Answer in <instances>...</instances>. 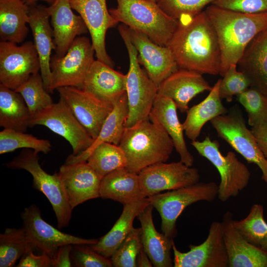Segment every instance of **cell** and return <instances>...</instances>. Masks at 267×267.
Instances as JSON below:
<instances>
[{
    "mask_svg": "<svg viewBox=\"0 0 267 267\" xmlns=\"http://www.w3.org/2000/svg\"><path fill=\"white\" fill-rule=\"evenodd\" d=\"M130 38L138 53L140 64L149 78L158 87L178 67L168 46L160 45L145 34L129 28Z\"/></svg>",
    "mask_w": 267,
    "mask_h": 267,
    "instance_id": "cell-18",
    "label": "cell"
},
{
    "mask_svg": "<svg viewBox=\"0 0 267 267\" xmlns=\"http://www.w3.org/2000/svg\"><path fill=\"white\" fill-rule=\"evenodd\" d=\"M33 250L26 253L20 259L18 267H52V259L47 255L42 253L36 255Z\"/></svg>",
    "mask_w": 267,
    "mask_h": 267,
    "instance_id": "cell-45",
    "label": "cell"
},
{
    "mask_svg": "<svg viewBox=\"0 0 267 267\" xmlns=\"http://www.w3.org/2000/svg\"><path fill=\"white\" fill-rule=\"evenodd\" d=\"M109 12L118 22L147 35L156 44L168 46L178 25L156 2L149 0H116Z\"/></svg>",
    "mask_w": 267,
    "mask_h": 267,
    "instance_id": "cell-4",
    "label": "cell"
},
{
    "mask_svg": "<svg viewBox=\"0 0 267 267\" xmlns=\"http://www.w3.org/2000/svg\"><path fill=\"white\" fill-rule=\"evenodd\" d=\"M34 249L23 227L6 228L0 234V267L14 266L18 260Z\"/></svg>",
    "mask_w": 267,
    "mask_h": 267,
    "instance_id": "cell-35",
    "label": "cell"
},
{
    "mask_svg": "<svg viewBox=\"0 0 267 267\" xmlns=\"http://www.w3.org/2000/svg\"><path fill=\"white\" fill-rule=\"evenodd\" d=\"M220 81L221 79L217 81L203 100L186 111L182 127L185 135L191 141L197 139L203 126L208 122L227 113L219 94Z\"/></svg>",
    "mask_w": 267,
    "mask_h": 267,
    "instance_id": "cell-30",
    "label": "cell"
},
{
    "mask_svg": "<svg viewBox=\"0 0 267 267\" xmlns=\"http://www.w3.org/2000/svg\"><path fill=\"white\" fill-rule=\"evenodd\" d=\"M204 11L218 37L222 77L230 65L237 64L251 41L267 28V12L245 13L213 4Z\"/></svg>",
    "mask_w": 267,
    "mask_h": 267,
    "instance_id": "cell-2",
    "label": "cell"
},
{
    "mask_svg": "<svg viewBox=\"0 0 267 267\" xmlns=\"http://www.w3.org/2000/svg\"><path fill=\"white\" fill-rule=\"evenodd\" d=\"M214 0H157L161 8L169 16L183 22L198 14Z\"/></svg>",
    "mask_w": 267,
    "mask_h": 267,
    "instance_id": "cell-39",
    "label": "cell"
},
{
    "mask_svg": "<svg viewBox=\"0 0 267 267\" xmlns=\"http://www.w3.org/2000/svg\"><path fill=\"white\" fill-rule=\"evenodd\" d=\"M15 90L22 96L31 116L54 103L39 72L32 74Z\"/></svg>",
    "mask_w": 267,
    "mask_h": 267,
    "instance_id": "cell-38",
    "label": "cell"
},
{
    "mask_svg": "<svg viewBox=\"0 0 267 267\" xmlns=\"http://www.w3.org/2000/svg\"><path fill=\"white\" fill-rule=\"evenodd\" d=\"M46 9L51 19L55 55L63 56L74 39L89 31L80 15L75 14L69 0H55Z\"/></svg>",
    "mask_w": 267,
    "mask_h": 267,
    "instance_id": "cell-20",
    "label": "cell"
},
{
    "mask_svg": "<svg viewBox=\"0 0 267 267\" xmlns=\"http://www.w3.org/2000/svg\"><path fill=\"white\" fill-rule=\"evenodd\" d=\"M72 266L78 267H111L110 258L93 250L89 245H73L71 252Z\"/></svg>",
    "mask_w": 267,
    "mask_h": 267,
    "instance_id": "cell-43",
    "label": "cell"
},
{
    "mask_svg": "<svg viewBox=\"0 0 267 267\" xmlns=\"http://www.w3.org/2000/svg\"><path fill=\"white\" fill-rule=\"evenodd\" d=\"M29 6L23 0H0L1 41L22 43L29 32Z\"/></svg>",
    "mask_w": 267,
    "mask_h": 267,
    "instance_id": "cell-31",
    "label": "cell"
},
{
    "mask_svg": "<svg viewBox=\"0 0 267 267\" xmlns=\"http://www.w3.org/2000/svg\"><path fill=\"white\" fill-rule=\"evenodd\" d=\"M149 0L153 1H154V2H156V1H157V0Z\"/></svg>",
    "mask_w": 267,
    "mask_h": 267,
    "instance_id": "cell-51",
    "label": "cell"
},
{
    "mask_svg": "<svg viewBox=\"0 0 267 267\" xmlns=\"http://www.w3.org/2000/svg\"><path fill=\"white\" fill-rule=\"evenodd\" d=\"M198 153L208 160L217 169L221 178L218 197L222 202L236 196L249 184L251 174L249 169L232 151L225 156L220 150L217 140L206 136L202 141H192Z\"/></svg>",
    "mask_w": 267,
    "mask_h": 267,
    "instance_id": "cell-8",
    "label": "cell"
},
{
    "mask_svg": "<svg viewBox=\"0 0 267 267\" xmlns=\"http://www.w3.org/2000/svg\"><path fill=\"white\" fill-rule=\"evenodd\" d=\"M37 125L46 127L65 138L71 146L73 155L88 149L94 140L61 98L31 116L29 127Z\"/></svg>",
    "mask_w": 267,
    "mask_h": 267,
    "instance_id": "cell-11",
    "label": "cell"
},
{
    "mask_svg": "<svg viewBox=\"0 0 267 267\" xmlns=\"http://www.w3.org/2000/svg\"><path fill=\"white\" fill-rule=\"evenodd\" d=\"M28 5L30 6L36 3L39 0L44 1L48 3L52 4L55 0H23Z\"/></svg>",
    "mask_w": 267,
    "mask_h": 267,
    "instance_id": "cell-49",
    "label": "cell"
},
{
    "mask_svg": "<svg viewBox=\"0 0 267 267\" xmlns=\"http://www.w3.org/2000/svg\"><path fill=\"white\" fill-rule=\"evenodd\" d=\"M128 114V104L126 93L114 105L113 110L104 122L101 130L92 145L85 151L74 157H82L94 147L102 142L119 145L125 129V123Z\"/></svg>",
    "mask_w": 267,
    "mask_h": 267,
    "instance_id": "cell-34",
    "label": "cell"
},
{
    "mask_svg": "<svg viewBox=\"0 0 267 267\" xmlns=\"http://www.w3.org/2000/svg\"><path fill=\"white\" fill-rule=\"evenodd\" d=\"M189 251L181 252L173 243L174 267H227L229 260L222 222L210 225L206 239L201 244L190 245Z\"/></svg>",
    "mask_w": 267,
    "mask_h": 267,
    "instance_id": "cell-15",
    "label": "cell"
},
{
    "mask_svg": "<svg viewBox=\"0 0 267 267\" xmlns=\"http://www.w3.org/2000/svg\"><path fill=\"white\" fill-rule=\"evenodd\" d=\"M232 214L227 211L222 222L229 267H267V250L245 240L233 225Z\"/></svg>",
    "mask_w": 267,
    "mask_h": 267,
    "instance_id": "cell-22",
    "label": "cell"
},
{
    "mask_svg": "<svg viewBox=\"0 0 267 267\" xmlns=\"http://www.w3.org/2000/svg\"><path fill=\"white\" fill-rule=\"evenodd\" d=\"M212 4L245 13L267 12V0H214Z\"/></svg>",
    "mask_w": 267,
    "mask_h": 267,
    "instance_id": "cell-44",
    "label": "cell"
},
{
    "mask_svg": "<svg viewBox=\"0 0 267 267\" xmlns=\"http://www.w3.org/2000/svg\"><path fill=\"white\" fill-rule=\"evenodd\" d=\"M57 90L60 98L66 102L80 124L95 139L114 106L76 87H61Z\"/></svg>",
    "mask_w": 267,
    "mask_h": 267,
    "instance_id": "cell-16",
    "label": "cell"
},
{
    "mask_svg": "<svg viewBox=\"0 0 267 267\" xmlns=\"http://www.w3.org/2000/svg\"><path fill=\"white\" fill-rule=\"evenodd\" d=\"M239 233L249 242L260 247L267 239V223L264 217L262 205H252L247 216L240 221H233Z\"/></svg>",
    "mask_w": 267,
    "mask_h": 267,
    "instance_id": "cell-37",
    "label": "cell"
},
{
    "mask_svg": "<svg viewBox=\"0 0 267 267\" xmlns=\"http://www.w3.org/2000/svg\"><path fill=\"white\" fill-rule=\"evenodd\" d=\"M177 109L172 99L157 94L149 119L161 126L170 136L175 149L180 156V161L191 167L194 163V157L186 146L182 124L178 119Z\"/></svg>",
    "mask_w": 267,
    "mask_h": 267,
    "instance_id": "cell-25",
    "label": "cell"
},
{
    "mask_svg": "<svg viewBox=\"0 0 267 267\" xmlns=\"http://www.w3.org/2000/svg\"><path fill=\"white\" fill-rule=\"evenodd\" d=\"M40 70L39 58L34 44L0 42V82L16 90L33 74Z\"/></svg>",
    "mask_w": 267,
    "mask_h": 267,
    "instance_id": "cell-12",
    "label": "cell"
},
{
    "mask_svg": "<svg viewBox=\"0 0 267 267\" xmlns=\"http://www.w3.org/2000/svg\"><path fill=\"white\" fill-rule=\"evenodd\" d=\"M81 161H87L101 179L111 172L127 165L126 155L120 146L105 142L99 143L82 157L76 158L70 155L65 164Z\"/></svg>",
    "mask_w": 267,
    "mask_h": 267,
    "instance_id": "cell-32",
    "label": "cell"
},
{
    "mask_svg": "<svg viewBox=\"0 0 267 267\" xmlns=\"http://www.w3.org/2000/svg\"><path fill=\"white\" fill-rule=\"evenodd\" d=\"M219 185L215 182L195 184L158 193L148 197L150 204L159 212L162 233L173 239L177 234L176 222L183 211L198 201H213L218 196Z\"/></svg>",
    "mask_w": 267,
    "mask_h": 267,
    "instance_id": "cell-7",
    "label": "cell"
},
{
    "mask_svg": "<svg viewBox=\"0 0 267 267\" xmlns=\"http://www.w3.org/2000/svg\"><path fill=\"white\" fill-rule=\"evenodd\" d=\"M118 30L129 57V68L126 75L128 114L125 123V128H129L149 118L158 87L140 66L137 51L130 38L129 28L123 24L119 26Z\"/></svg>",
    "mask_w": 267,
    "mask_h": 267,
    "instance_id": "cell-5",
    "label": "cell"
},
{
    "mask_svg": "<svg viewBox=\"0 0 267 267\" xmlns=\"http://www.w3.org/2000/svg\"><path fill=\"white\" fill-rule=\"evenodd\" d=\"M19 148L32 149L36 152L48 153L51 149L50 142L31 134L11 129H3L0 132V154Z\"/></svg>",
    "mask_w": 267,
    "mask_h": 267,
    "instance_id": "cell-36",
    "label": "cell"
},
{
    "mask_svg": "<svg viewBox=\"0 0 267 267\" xmlns=\"http://www.w3.org/2000/svg\"><path fill=\"white\" fill-rule=\"evenodd\" d=\"M28 24L31 29L40 62V71L44 87L49 92L51 83L50 59L52 50L55 49L49 15L46 7L37 5L29 6Z\"/></svg>",
    "mask_w": 267,
    "mask_h": 267,
    "instance_id": "cell-24",
    "label": "cell"
},
{
    "mask_svg": "<svg viewBox=\"0 0 267 267\" xmlns=\"http://www.w3.org/2000/svg\"><path fill=\"white\" fill-rule=\"evenodd\" d=\"M38 153L32 149H25L5 165L12 169L26 170L32 175L33 187L44 194L50 203L58 228L65 227L69 224L73 209L58 173L50 175L43 169Z\"/></svg>",
    "mask_w": 267,
    "mask_h": 267,
    "instance_id": "cell-6",
    "label": "cell"
},
{
    "mask_svg": "<svg viewBox=\"0 0 267 267\" xmlns=\"http://www.w3.org/2000/svg\"><path fill=\"white\" fill-rule=\"evenodd\" d=\"M148 197L124 205L122 213L110 231L89 245L94 251L110 258L134 228V221L149 205Z\"/></svg>",
    "mask_w": 267,
    "mask_h": 267,
    "instance_id": "cell-29",
    "label": "cell"
},
{
    "mask_svg": "<svg viewBox=\"0 0 267 267\" xmlns=\"http://www.w3.org/2000/svg\"><path fill=\"white\" fill-rule=\"evenodd\" d=\"M94 49L85 36H78L73 41L62 57H51V83L49 93L64 87L82 88L85 77L94 61Z\"/></svg>",
    "mask_w": 267,
    "mask_h": 267,
    "instance_id": "cell-9",
    "label": "cell"
},
{
    "mask_svg": "<svg viewBox=\"0 0 267 267\" xmlns=\"http://www.w3.org/2000/svg\"><path fill=\"white\" fill-rule=\"evenodd\" d=\"M73 9L82 18L89 32L97 59L113 67L105 46L107 30L118 22L108 10L106 0H69Z\"/></svg>",
    "mask_w": 267,
    "mask_h": 267,
    "instance_id": "cell-17",
    "label": "cell"
},
{
    "mask_svg": "<svg viewBox=\"0 0 267 267\" xmlns=\"http://www.w3.org/2000/svg\"><path fill=\"white\" fill-rule=\"evenodd\" d=\"M150 204L136 217L140 223V238L142 247L155 267H171V256L173 239L158 232L154 226Z\"/></svg>",
    "mask_w": 267,
    "mask_h": 267,
    "instance_id": "cell-26",
    "label": "cell"
},
{
    "mask_svg": "<svg viewBox=\"0 0 267 267\" xmlns=\"http://www.w3.org/2000/svg\"><path fill=\"white\" fill-rule=\"evenodd\" d=\"M221 79L219 94L221 99L228 102L232 100L234 95H238L251 87V82L246 75L237 70V64L230 65Z\"/></svg>",
    "mask_w": 267,
    "mask_h": 267,
    "instance_id": "cell-42",
    "label": "cell"
},
{
    "mask_svg": "<svg viewBox=\"0 0 267 267\" xmlns=\"http://www.w3.org/2000/svg\"><path fill=\"white\" fill-rule=\"evenodd\" d=\"M100 197L119 202L123 205L145 198L138 174L132 172L126 167L116 170L101 180Z\"/></svg>",
    "mask_w": 267,
    "mask_h": 267,
    "instance_id": "cell-27",
    "label": "cell"
},
{
    "mask_svg": "<svg viewBox=\"0 0 267 267\" xmlns=\"http://www.w3.org/2000/svg\"><path fill=\"white\" fill-rule=\"evenodd\" d=\"M142 247L140 228L134 227L110 258L113 267H137L136 258Z\"/></svg>",
    "mask_w": 267,
    "mask_h": 267,
    "instance_id": "cell-40",
    "label": "cell"
},
{
    "mask_svg": "<svg viewBox=\"0 0 267 267\" xmlns=\"http://www.w3.org/2000/svg\"><path fill=\"white\" fill-rule=\"evenodd\" d=\"M212 88L202 74L178 69L159 85L158 94L172 99L177 108L184 113L189 109L188 104L192 98Z\"/></svg>",
    "mask_w": 267,
    "mask_h": 267,
    "instance_id": "cell-23",
    "label": "cell"
},
{
    "mask_svg": "<svg viewBox=\"0 0 267 267\" xmlns=\"http://www.w3.org/2000/svg\"><path fill=\"white\" fill-rule=\"evenodd\" d=\"M21 219L23 227L34 249H37L51 259L61 246L92 245L98 240L85 239L61 232L42 218L39 209L35 205L25 208L21 213Z\"/></svg>",
    "mask_w": 267,
    "mask_h": 267,
    "instance_id": "cell-13",
    "label": "cell"
},
{
    "mask_svg": "<svg viewBox=\"0 0 267 267\" xmlns=\"http://www.w3.org/2000/svg\"><path fill=\"white\" fill-rule=\"evenodd\" d=\"M218 136L225 140L248 162L257 165L267 186V159L260 149L240 112L233 109L211 120Z\"/></svg>",
    "mask_w": 267,
    "mask_h": 267,
    "instance_id": "cell-10",
    "label": "cell"
},
{
    "mask_svg": "<svg viewBox=\"0 0 267 267\" xmlns=\"http://www.w3.org/2000/svg\"><path fill=\"white\" fill-rule=\"evenodd\" d=\"M237 64L251 87L267 96V28L251 41Z\"/></svg>",
    "mask_w": 267,
    "mask_h": 267,
    "instance_id": "cell-28",
    "label": "cell"
},
{
    "mask_svg": "<svg viewBox=\"0 0 267 267\" xmlns=\"http://www.w3.org/2000/svg\"><path fill=\"white\" fill-rule=\"evenodd\" d=\"M119 145L127 158L126 168L137 174L150 165L167 161L175 148L165 131L149 118L125 128Z\"/></svg>",
    "mask_w": 267,
    "mask_h": 267,
    "instance_id": "cell-3",
    "label": "cell"
},
{
    "mask_svg": "<svg viewBox=\"0 0 267 267\" xmlns=\"http://www.w3.org/2000/svg\"><path fill=\"white\" fill-rule=\"evenodd\" d=\"M126 75L97 59L94 60L81 89L114 106L126 93Z\"/></svg>",
    "mask_w": 267,
    "mask_h": 267,
    "instance_id": "cell-21",
    "label": "cell"
},
{
    "mask_svg": "<svg viewBox=\"0 0 267 267\" xmlns=\"http://www.w3.org/2000/svg\"><path fill=\"white\" fill-rule=\"evenodd\" d=\"M251 131L260 149L267 159V118L257 122L251 127Z\"/></svg>",
    "mask_w": 267,
    "mask_h": 267,
    "instance_id": "cell-46",
    "label": "cell"
},
{
    "mask_svg": "<svg viewBox=\"0 0 267 267\" xmlns=\"http://www.w3.org/2000/svg\"><path fill=\"white\" fill-rule=\"evenodd\" d=\"M178 69L201 74H220L221 54L216 32L204 10L179 22L168 45Z\"/></svg>",
    "mask_w": 267,
    "mask_h": 267,
    "instance_id": "cell-1",
    "label": "cell"
},
{
    "mask_svg": "<svg viewBox=\"0 0 267 267\" xmlns=\"http://www.w3.org/2000/svg\"><path fill=\"white\" fill-rule=\"evenodd\" d=\"M138 176L142 191L146 197L163 191L195 184L200 179L197 169L188 166L180 161L155 163L141 170Z\"/></svg>",
    "mask_w": 267,
    "mask_h": 267,
    "instance_id": "cell-14",
    "label": "cell"
},
{
    "mask_svg": "<svg viewBox=\"0 0 267 267\" xmlns=\"http://www.w3.org/2000/svg\"><path fill=\"white\" fill-rule=\"evenodd\" d=\"M57 173L73 210L89 200L100 197L101 178L87 161L65 163Z\"/></svg>",
    "mask_w": 267,
    "mask_h": 267,
    "instance_id": "cell-19",
    "label": "cell"
},
{
    "mask_svg": "<svg viewBox=\"0 0 267 267\" xmlns=\"http://www.w3.org/2000/svg\"><path fill=\"white\" fill-rule=\"evenodd\" d=\"M31 113L21 95L0 84V126L26 132Z\"/></svg>",
    "mask_w": 267,
    "mask_h": 267,
    "instance_id": "cell-33",
    "label": "cell"
},
{
    "mask_svg": "<svg viewBox=\"0 0 267 267\" xmlns=\"http://www.w3.org/2000/svg\"><path fill=\"white\" fill-rule=\"evenodd\" d=\"M237 98L247 113L251 127L259 121L267 118V96L256 88H248L237 95Z\"/></svg>",
    "mask_w": 267,
    "mask_h": 267,
    "instance_id": "cell-41",
    "label": "cell"
},
{
    "mask_svg": "<svg viewBox=\"0 0 267 267\" xmlns=\"http://www.w3.org/2000/svg\"><path fill=\"white\" fill-rule=\"evenodd\" d=\"M260 247L263 249L267 250V239L261 244Z\"/></svg>",
    "mask_w": 267,
    "mask_h": 267,
    "instance_id": "cell-50",
    "label": "cell"
},
{
    "mask_svg": "<svg viewBox=\"0 0 267 267\" xmlns=\"http://www.w3.org/2000/svg\"><path fill=\"white\" fill-rule=\"evenodd\" d=\"M136 266L139 267H151L153 264L143 247L140 249L137 258Z\"/></svg>",
    "mask_w": 267,
    "mask_h": 267,
    "instance_id": "cell-48",
    "label": "cell"
},
{
    "mask_svg": "<svg viewBox=\"0 0 267 267\" xmlns=\"http://www.w3.org/2000/svg\"><path fill=\"white\" fill-rule=\"evenodd\" d=\"M73 245L67 244L60 246L52 258V267H71L72 263L71 252Z\"/></svg>",
    "mask_w": 267,
    "mask_h": 267,
    "instance_id": "cell-47",
    "label": "cell"
}]
</instances>
